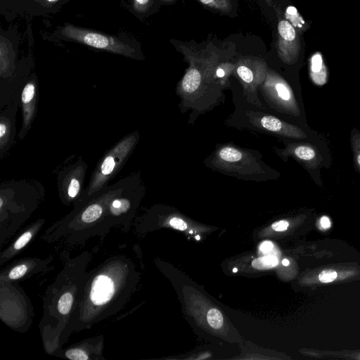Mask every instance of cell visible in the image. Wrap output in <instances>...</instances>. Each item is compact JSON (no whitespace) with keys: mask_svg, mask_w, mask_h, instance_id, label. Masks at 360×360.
Here are the masks:
<instances>
[{"mask_svg":"<svg viewBox=\"0 0 360 360\" xmlns=\"http://www.w3.org/2000/svg\"><path fill=\"white\" fill-rule=\"evenodd\" d=\"M191 65L178 86L182 105L206 111L224 98L222 87L215 78L216 61L210 59L191 60Z\"/></svg>","mask_w":360,"mask_h":360,"instance_id":"cell-1","label":"cell"},{"mask_svg":"<svg viewBox=\"0 0 360 360\" xmlns=\"http://www.w3.org/2000/svg\"><path fill=\"white\" fill-rule=\"evenodd\" d=\"M52 36L57 40L79 43L131 59L143 58L139 44L125 35H109L66 22L57 26Z\"/></svg>","mask_w":360,"mask_h":360,"instance_id":"cell-2","label":"cell"},{"mask_svg":"<svg viewBox=\"0 0 360 360\" xmlns=\"http://www.w3.org/2000/svg\"><path fill=\"white\" fill-rule=\"evenodd\" d=\"M249 150L224 145L216 150L209 160L212 168L247 180L262 181L270 179V168Z\"/></svg>","mask_w":360,"mask_h":360,"instance_id":"cell-3","label":"cell"},{"mask_svg":"<svg viewBox=\"0 0 360 360\" xmlns=\"http://www.w3.org/2000/svg\"><path fill=\"white\" fill-rule=\"evenodd\" d=\"M139 139V131L129 133L105 153L96 165L79 201L109 184L110 181L124 167L135 150Z\"/></svg>","mask_w":360,"mask_h":360,"instance_id":"cell-4","label":"cell"},{"mask_svg":"<svg viewBox=\"0 0 360 360\" xmlns=\"http://www.w3.org/2000/svg\"><path fill=\"white\" fill-rule=\"evenodd\" d=\"M88 165L81 158L66 163L56 174V184L61 200L66 204L78 202L84 191Z\"/></svg>","mask_w":360,"mask_h":360,"instance_id":"cell-5","label":"cell"},{"mask_svg":"<svg viewBox=\"0 0 360 360\" xmlns=\"http://www.w3.org/2000/svg\"><path fill=\"white\" fill-rule=\"evenodd\" d=\"M261 91L266 101L281 112L299 116L300 110L289 84L281 76L268 70Z\"/></svg>","mask_w":360,"mask_h":360,"instance_id":"cell-6","label":"cell"},{"mask_svg":"<svg viewBox=\"0 0 360 360\" xmlns=\"http://www.w3.org/2000/svg\"><path fill=\"white\" fill-rule=\"evenodd\" d=\"M235 70L247 99L261 108L262 105L258 98L257 91L265 80L268 72L265 62L253 58L241 59L235 65Z\"/></svg>","mask_w":360,"mask_h":360,"instance_id":"cell-7","label":"cell"},{"mask_svg":"<svg viewBox=\"0 0 360 360\" xmlns=\"http://www.w3.org/2000/svg\"><path fill=\"white\" fill-rule=\"evenodd\" d=\"M39 82L37 75L32 72L25 83L20 93L22 125L17 134L18 140L25 139L34 121L37 110Z\"/></svg>","mask_w":360,"mask_h":360,"instance_id":"cell-8","label":"cell"},{"mask_svg":"<svg viewBox=\"0 0 360 360\" xmlns=\"http://www.w3.org/2000/svg\"><path fill=\"white\" fill-rule=\"evenodd\" d=\"M20 105V94L15 96L0 112V158L3 159L14 143L16 136V115Z\"/></svg>","mask_w":360,"mask_h":360,"instance_id":"cell-9","label":"cell"},{"mask_svg":"<svg viewBox=\"0 0 360 360\" xmlns=\"http://www.w3.org/2000/svg\"><path fill=\"white\" fill-rule=\"evenodd\" d=\"M17 48L1 30L0 34V96L6 92L17 68Z\"/></svg>","mask_w":360,"mask_h":360,"instance_id":"cell-10","label":"cell"},{"mask_svg":"<svg viewBox=\"0 0 360 360\" xmlns=\"http://www.w3.org/2000/svg\"><path fill=\"white\" fill-rule=\"evenodd\" d=\"M251 122L264 131L271 132L284 137L294 139H304L306 137L304 131L300 128L287 123L271 115L252 114Z\"/></svg>","mask_w":360,"mask_h":360,"instance_id":"cell-11","label":"cell"},{"mask_svg":"<svg viewBox=\"0 0 360 360\" xmlns=\"http://www.w3.org/2000/svg\"><path fill=\"white\" fill-rule=\"evenodd\" d=\"M42 0H0L1 13L8 20L16 16H43Z\"/></svg>","mask_w":360,"mask_h":360,"instance_id":"cell-12","label":"cell"},{"mask_svg":"<svg viewBox=\"0 0 360 360\" xmlns=\"http://www.w3.org/2000/svg\"><path fill=\"white\" fill-rule=\"evenodd\" d=\"M297 33L295 27L287 20H281L278 24V51L281 58L290 63L296 55L295 41Z\"/></svg>","mask_w":360,"mask_h":360,"instance_id":"cell-13","label":"cell"},{"mask_svg":"<svg viewBox=\"0 0 360 360\" xmlns=\"http://www.w3.org/2000/svg\"><path fill=\"white\" fill-rule=\"evenodd\" d=\"M282 155L293 156L310 166H315L319 162V156L316 150L308 143L290 144L282 152Z\"/></svg>","mask_w":360,"mask_h":360,"instance_id":"cell-14","label":"cell"},{"mask_svg":"<svg viewBox=\"0 0 360 360\" xmlns=\"http://www.w3.org/2000/svg\"><path fill=\"white\" fill-rule=\"evenodd\" d=\"M310 77L312 82L318 86H322L327 82L326 68L321 55L319 53L314 54L311 58Z\"/></svg>","mask_w":360,"mask_h":360,"instance_id":"cell-15","label":"cell"},{"mask_svg":"<svg viewBox=\"0 0 360 360\" xmlns=\"http://www.w3.org/2000/svg\"><path fill=\"white\" fill-rule=\"evenodd\" d=\"M129 11L139 18H142L152 8L153 0H124Z\"/></svg>","mask_w":360,"mask_h":360,"instance_id":"cell-16","label":"cell"},{"mask_svg":"<svg viewBox=\"0 0 360 360\" xmlns=\"http://www.w3.org/2000/svg\"><path fill=\"white\" fill-rule=\"evenodd\" d=\"M69 0H42L41 8L44 15L56 13L61 7L68 2Z\"/></svg>","mask_w":360,"mask_h":360,"instance_id":"cell-17","label":"cell"},{"mask_svg":"<svg viewBox=\"0 0 360 360\" xmlns=\"http://www.w3.org/2000/svg\"><path fill=\"white\" fill-rule=\"evenodd\" d=\"M73 296L71 292L63 293L59 298L57 304L58 311L63 315L68 314L72 309Z\"/></svg>","mask_w":360,"mask_h":360,"instance_id":"cell-18","label":"cell"},{"mask_svg":"<svg viewBox=\"0 0 360 360\" xmlns=\"http://www.w3.org/2000/svg\"><path fill=\"white\" fill-rule=\"evenodd\" d=\"M200 3L213 9L221 12H229L231 10L230 0H198Z\"/></svg>","mask_w":360,"mask_h":360,"instance_id":"cell-19","label":"cell"},{"mask_svg":"<svg viewBox=\"0 0 360 360\" xmlns=\"http://www.w3.org/2000/svg\"><path fill=\"white\" fill-rule=\"evenodd\" d=\"M277 264L278 259L274 256H265L252 262V266L257 269H269L276 266Z\"/></svg>","mask_w":360,"mask_h":360,"instance_id":"cell-20","label":"cell"},{"mask_svg":"<svg viewBox=\"0 0 360 360\" xmlns=\"http://www.w3.org/2000/svg\"><path fill=\"white\" fill-rule=\"evenodd\" d=\"M207 321L209 325L214 328H220L224 323L221 313L217 309H210L207 314Z\"/></svg>","mask_w":360,"mask_h":360,"instance_id":"cell-21","label":"cell"},{"mask_svg":"<svg viewBox=\"0 0 360 360\" xmlns=\"http://www.w3.org/2000/svg\"><path fill=\"white\" fill-rule=\"evenodd\" d=\"M286 20L295 27H302L304 22L297 13V9L292 6H288L285 11Z\"/></svg>","mask_w":360,"mask_h":360,"instance_id":"cell-22","label":"cell"},{"mask_svg":"<svg viewBox=\"0 0 360 360\" xmlns=\"http://www.w3.org/2000/svg\"><path fill=\"white\" fill-rule=\"evenodd\" d=\"M65 356L72 360H87L89 359L88 354L79 349H71L66 352Z\"/></svg>","mask_w":360,"mask_h":360,"instance_id":"cell-23","label":"cell"},{"mask_svg":"<svg viewBox=\"0 0 360 360\" xmlns=\"http://www.w3.org/2000/svg\"><path fill=\"white\" fill-rule=\"evenodd\" d=\"M352 147L356 164L360 170V135L355 134L352 138Z\"/></svg>","mask_w":360,"mask_h":360,"instance_id":"cell-24","label":"cell"},{"mask_svg":"<svg viewBox=\"0 0 360 360\" xmlns=\"http://www.w3.org/2000/svg\"><path fill=\"white\" fill-rule=\"evenodd\" d=\"M32 236L31 231H26L22 234L18 240L15 242L13 249L15 250H19L24 248L30 240Z\"/></svg>","mask_w":360,"mask_h":360,"instance_id":"cell-25","label":"cell"},{"mask_svg":"<svg viewBox=\"0 0 360 360\" xmlns=\"http://www.w3.org/2000/svg\"><path fill=\"white\" fill-rule=\"evenodd\" d=\"M27 270V266L25 264H20L13 268L9 274L8 278L12 280L18 279L22 277Z\"/></svg>","mask_w":360,"mask_h":360,"instance_id":"cell-26","label":"cell"},{"mask_svg":"<svg viewBox=\"0 0 360 360\" xmlns=\"http://www.w3.org/2000/svg\"><path fill=\"white\" fill-rule=\"evenodd\" d=\"M337 276V272L334 270H324L319 274V279L321 283H330L333 281Z\"/></svg>","mask_w":360,"mask_h":360,"instance_id":"cell-27","label":"cell"},{"mask_svg":"<svg viewBox=\"0 0 360 360\" xmlns=\"http://www.w3.org/2000/svg\"><path fill=\"white\" fill-rule=\"evenodd\" d=\"M169 224L171 226L181 231H184L187 228V225L185 221L177 217L172 218L169 221Z\"/></svg>","mask_w":360,"mask_h":360,"instance_id":"cell-28","label":"cell"},{"mask_svg":"<svg viewBox=\"0 0 360 360\" xmlns=\"http://www.w3.org/2000/svg\"><path fill=\"white\" fill-rule=\"evenodd\" d=\"M289 226V223L286 220H280L271 225L272 229L276 231H285Z\"/></svg>","mask_w":360,"mask_h":360,"instance_id":"cell-29","label":"cell"},{"mask_svg":"<svg viewBox=\"0 0 360 360\" xmlns=\"http://www.w3.org/2000/svg\"><path fill=\"white\" fill-rule=\"evenodd\" d=\"M273 244L270 241H264L260 245V250L263 252H269L273 249Z\"/></svg>","mask_w":360,"mask_h":360,"instance_id":"cell-30","label":"cell"},{"mask_svg":"<svg viewBox=\"0 0 360 360\" xmlns=\"http://www.w3.org/2000/svg\"><path fill=\"white\" fill-rule=\"evenodd\" d=\"M320 224L322 228L328 229L330 226V221L328 217L323 216L320 219Z\"/></svg>","mask_w":360,"mask_h":360,"instance_id":"cell-31","label":"cell"},{"mask_svg":"<svg viewBox=\"0 0 360 360\" xmlns=\"http://www.w3.org/2000/svg\"><path fill=\"white\" fill-rule=\"evenodd\" d=\"M282 264L284 265V266H288L289 264V261L288 259H283V261H282Z\"/></svg>","mask_w":360,"mask_h":360,"instance_id":"cell-32","label":"cell"},{"mask_svg":"<svg viewBox=\"0 0 360 360\" xmlns=\"http://www.w3.org/2000/svg\"><path fill=\"white\" fill-rule=\"evenodd\" d=\"M237 271H238V269H237L236 268H234V269H233V272H234V273H235V272H237Z\"/></svg>","mask_w":360,"mask_h":360,"instance_id":"cell-33","label":"cell"},{"mask_svg":"<svg viewBox=\"0 0 360 360\" xmlns=\"http://www.w3.org/2000/svg\"><path fill=\"white\" fill-rule=\"evenodd\" d=\"M195 238H196L197 240H199V239H200V236H196Z\"/></svg>","mask_w":360,"mask_h":360,"instance_id":"cell-34","label":"cell"},{"mask_svg":"<svg viewBox=\"0 0 360 360\" xmlns=\"http://www.w3.org/2000/svg\"><path fill=\"white\" fill-rule=\"evenodd\" d=\"M189 233H193V231H189Z\"/></svg>","mask_w":360,"mask_h":360,"instance_id":"cell-35","label":"cell"}]
</instances>
